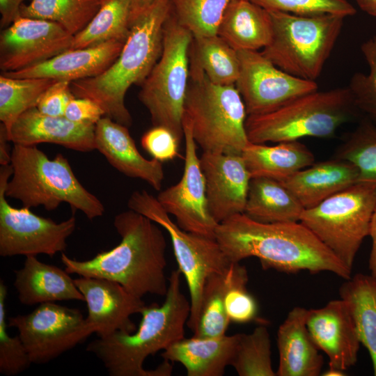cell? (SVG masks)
Instances as JSON below:
<instances>
[{"label":"cell","mask_w":376,"mask_h":376,"mask_svg":"<svg viewBox=\"0 0 376 376\" xmlns=\"http://www.w3.org/2000/svg\"><path fill=\"white\" fill-rule=\"evenodd\" d=\"M158 0H130V26L145 10Z\"/></svg>","instance_id":"49"},{"label":"cell","mask_w":376,"mask_h":376,"mask_svg":"<svg viewBox=\"0 0 376 376\" xmlns=\"http://www.w3.org/2000/svg\"><path fill=\"white\" fill-rule=\"evenodd\" d=\"M240 376H275L271 359V342L263 324L250 334H239L230 365Z\"/></svg>","instance_id":"37"},{"label":"cell","mask_w":376,"mask_h":376,"mask_svg":"<svg viewBox=\"0 0 376 376\" xmlns=\"http://www.w3.org/2000/svg\"><path fill=\"white\" fill-rule=\"evenodd\" d=\"M361 51L369 72L354 73L347 88L359 111L376 124V35L362 43Z\"/></svg>","instance_id":"39"},{"label":"cell","mask_w":376,"mask_h":376,"mask_svg":"<svg viewBox=\"0 0 376 376\" xmlns=\"http://www.w3.org/2000/svg\"><path fill=\"white\" fill-rule=\"evenodd\" d=\"M308 310L295 306L277 331V376H318L324 363L306 325Z\"/></svg>","instance_id":"23"},{"label":"cell","mask_w":376,"mask_h":376,"mask_svg":"<svg viewBox=\"0 0 376 376\" xmlns=\"http://www.w3.org/2000/svg\"><path fill=\"white\" fill-rule=\"evenodd\" d=\"M95 137L96 149L116 170L146 181L157 191L161 189L164 178L162 162L148 159L139 152L127 127L103 116L95 124Z\"/></svg>","instance_id":"22"},{"label":"cell","mask_w":376,"mask_h":376,"mask_svg":"<svg viewBox=\"0 0 376 376\" xmlns=\"http://www.w3.org/2000/svg\"><path fill=\"white\" fill-rule=\"evenodd\" d=\"M75 97L71 82L56 81L42 95L36 108L45 115L63 116L68 103Z\"/></svg>","instance_id":"44"},{"label":"cell","mask_w":376,"mask_h":376,"mask_svg":"<svg viewBox=\"0 0 376 376\" xmlns=\"http://www.w3.org/2000/svg\"><path fill=\"white\" fill-rule=\"evenodd\" d=\"M248 281L246 267L237 263L235 275L224 300L225 311L230 322L246 324L258 318V304L246 288Z\"/></svg>","instance_id":"41"},{"label":"cell","mask_w":376,"mask_h":376,"mask_svg":"<svg viewBox=\"0 0 376 376\" xmlns=\"http://www.w3.org/2000/svg\"><path fill=\"white\" fill-rule=\"evenodd\" d=\"M368 236L370 237L372 241L368 268L370 274L376 277V207L371 218Z\"/></svg>","instance_id":"47"},{"label":"cell","mask_w":376,"mask_h":376,"mask_svg":"<svg viewBox=\"0 0 376 376\" xmlns=\"http://www.w3.org/2000/svg\"><path fill=\"white\" fill-rule=\"evenodd\" d=\"M273 146L249 142L242 156L252 178L283 181L315 162L313 152L299 141Z\"/></svg>","instance_id":"28"},{"label":"cell","mask_w":376,"mask_h":376,"mask_svg":"<svg viewBox=\"0 0 376 376\" xmlns=\"http://www.w3.org/2000/svg\"><path fill=\"white\" fill-rule=\"evenodd\" d=\"M322 375L324 376H343L345 375V371L334 369V368H329L322 373Z\"/></svg>","instance_id":"51"},{"label":"cell","mask_w":376,"mask_h":376,"mask_svg":"<svg viewBox=\"0 0 376 376\" xmlns=\"http://www.w3.org/2000/svg\"><path fill=\"white\" fill-rule=\"evenodd\" d=\"M281 182L297 197L304 207L308 209L358 183L359 173L351 162L333 157L314 162Z\"/></svg>","instance_id":"25"},{"label":"cell","mask_w":376,"mask_h":376,"mask_svg":"<svg viewBox=\"0 0 376 376\" xmlns=\"http://www.w3.org/2000/svg\"><path fill=\"white\" fill-rule=\"evenodd\" d=\"M26 0H0V25L1 29L10 26L20 15V9Z\"/></svg>","instance_id":"46"},{"label":"cell","mask_w":376,"mask_h":376,"mask_svg":"<svg viewBox=\"0 0 376 376\" xmlns=\"http://www.w3.org/2000/svg\"><path fill=\"white\" fill-rule=\"evenodd\" d=\"M236 264L231 263L224 272L214 273L207 278L193 336L212 338L226 334L230 322L225 311L224 300L235 275Z\"/></svg>","instance_id":"33"},{"label":"cell","mask_w":376,"mask_h":376,"mask_svg":"<svg viewBox=\"0 0 376 376\" xmlns=\"http://www.w3.org/2000/svg\"><path fill=\"white\" fill-rule=\"evenodd\" d=\"M125 41L66 50L38 65L2 74L15 78H47L72 82L99 75L117 58Z\"/></svg>","instance_id":"21"},{"label":"cell","mask_w":376,"mask_h":376,"mask_svg":"<svg viewBox=\"0 0 376 376\" xmlns=\"http://www.w3.org/2000/svg\"><path fill=\"white\" fill-rule=\"evenodd\" d=\"M272 33L269 11L250 0H232L217 30V35L237 52L265 48Z\"/></svg>","instance_id":"27"},{"label":"cell","mask_w":376,"mask_h":376,"mask_svg":"<svg viewBox=\"0 0 376 376\" xmlns=\"http://www.w3.org/2000/svg\"><path fill=\"white\" fill-rule=\"evenodd\" d=\"M95 125L78 123L65 116H51L31 108L13 124L8 137L14 144L36 146L41 143L61 145L79 152L96 149Z\"/></svg>","instance_id":"20"},{"label":"cell","mask_w":376,"mask_h":376,"mask_svg":"<svg viewBox=\"0 0 376 376\" xmlns=\"http://www.w3.org/2000/svg\"><path fill=\"white\" fill-rule=\"evenodd\" d=\"M359 112L347 86L317 90L272 111L247 116L245 127L254 143L329 138Z\"/></svg>","instance_id":"6"},{"label":"cell","mask_w":376,"mask_h":376,"mask_svg":"<svg viewBox=\"0 0 376 376\" xmlns=\"http://www.w3.org/2000/svg\"><path fill=\"white\" fill-rule=\"evenodd\" d=\"M171 13V0H158L141 13L131 24L120 54L107 70L71 82L75 96L95 101L105 116L130 127L132 118L125 104V95L132 85L143 84L159 60Z\"/></svg>","instance_id":"4"},{"label":"cell","mask_w":376,"mask_h":376,"mask_svg":"<svg viewBox=\"0 0 376 376\" xmlns=\"http://www.w3.org/2000/svg\"><path fill=\"white\" fill-rule=\"evenodd\" d=\"M267 10L298 15L332 14L354 15L357 10L348 0H250Z\"/></svg>","instance_id":"42"},{"label":"cell","mask_w":376,"mask_h":376,"mask_svg":"<svg viewBox=\"0 0 376 376\" xmlns=\"http://www.w3.org/2000/svg\"><path fill=\"white\" fill-rule=\"evenodd\" d=\"M180 143L171 130L160 125L153 126L141 139L143 148L161 162L173 160L178 155Z\"/></svg>","instance_id":"43"},{"label":"cell","mask_w":376,"mask_h":376,"mask_svg":"<svg viewBox=\"0 0 376 376\" xmlns=\"http://www.w3.org/2000/svg\"><path fill=\"white\" fill-rule=\"evenodd\" d=\"M232 0H171V12L192 35L201 38L217 35L224 13Z\"/></svg>","instance_id":"38"},{"label":"cell","mask_w":376,"mask_h":376,"mask_svg":"<svg viewBox=\"0 0 376 376\" xmlns=\"http://www.w3.org/2000/svg\"><path fill=\"white\" fill-rule=\"evenodd\" d=\"M306 325L316 346L327 356L329 368L345 371L357 363L361 342L346 301L334 299L308 310Z\"/></svg>","instance_id":"19"},{"label":"cell","mask_w":376,"mask_h":376,"mask_svg":"<svg viewBox=\"0 0 376 376\" xmlns=\"http://www.w3.org/2000/svg\"><path fill=\"white\" fill-rule=\"evenodd\" d=\"M189 67L198 69L213 84L235 85L240 72L238 52L218 35L193 38Z\"/></svg>","instance_id":"31"},{"label":"cell","mask_w":376,"mask_h":376,"mask_svg":"<svg viewBox=\"0 0 376 376\" xmlns=\"http://www.w3.org/2000/svg\"><path fill=\"white\" fill-rule=\"evenodd\" d=\"M75 283L87 304L86 320L98 338L116 331H135L131 316L140 313L146 306L142 298L132 295L120 283L105 279L80 276Z\"/></svg>","instance_id":"17"},{"label":"cell","mask_w":376,"mask_h":376,"mask_svg":"<svg viewBox=\"0 0 376 376\" xmlns=\"http://www.w3.org/2000/svg\"><path fill=\"white\" fill-rule=\"evenodd\" d=\"M63 116L75 123L95 125L105 113L95 101L75 97L68 103Z\"/></svg>","instance_id":"45"},{"label":"cell","mask_w":376,"mask_h":376,"mask_svg":"<svg viewBox=\"0 0 376 376\" xmlns=\"http://www.w3.org/2000/svg\"><path fill=\"white\" fill-rule=\"evenodd\" d=\"M247 116L235 85L213 84L203 72L189 67L182 119L203 152L242 154L249 143Z\"/></svg>","instance_id":"7"},{"label":"cell","mask_w":376,"mask_h":376,"mask_svg":"<svg viewBox=\"0 0 376 376\" xmlns=\"http://www.w3.org/2000/svg\"><path fill=\"white\" fill-rule=\"evenodd\" d=\"M339 295L349 306L359 340L369 352L376 376V277L357 274L341 285Z\"/></svg>","instance_id":"30"},{"label":"cell","mask_w":376,"mask_h":376,"mask_svg":"<svg viewBox=\"0 0 376 376\" xmlns=\"http://www.w3.org/2000/svg\"><path fill=\"white\" fill-rule=\"evenodd\" d=\"M7 288L0 281V373L6 376L18 375L32 363L19 336L11 337L7 332L6 298Z\"/></svg>","instance_id":"40"},{"label":"cell","mask_w":376,"mask_h":376,"mask_svg":"<svg viewBox=\"0 0 376 376\" xmlns=\"http://www.w3.org/2000/svg\"><path fill=\"white\" fill-rule=\"evenodd\" d=\"M8 134L6 127L1 123L0 125V164L8 165L11 162V151L9 150Z\"/></svg>","instance_id":"48"},{"label":"cell","mask_w":376,"mask_h":376,"mask_svg":"<svg viewBox=\"0 0 376 376\" xmlns=\"http://www.w3.org/2000/svg\"><path fill=\"white\" fill-rule=\"evenodd\" d=\"M74 36L58 24L19 16L0 36L3 72L27 68L71 49Z\"/></svg>","instance_id":"16"},{"label":"cell","mask_w":376,"mask_h":376,"mask_svg":"<svg viewBox=\"0 0 376 376\" xmlns=\"http://www.w3.org/2000/svg\"><path fill=\"white\" fill-rule=\"evenodd\" d=\"M305 208L281 182L264 177L250 180L244 213L258 222L300 221Z\"/></svg>","instance_id":"29"},{"label":"cell","mask_w":376,"mask_h":376,"mask_svg":"<svg viewBox=\"0 0 376 376\" xmlns=\"http://www.w3.org/2000/svg\"><path fill=\"white\" fill-rule=\"evenodd\" d=\"M130 0H103L97 13L73 38L71 49L125 41L130 32Z\"/></svg>","instance_id":"32"},{"label":"cell","mask_w":376,"mask_h":376,"mask_svg":"<svg viewBox=\"0 0 376 376\" xmlns=\"http://www.w3.org/2000/svg\"><path fill=\"white\" fill-rule=\"evenodd\" d=\"M215 239L231 263L256 257L265 269L352 276V270L300 221L262 223L240 213L218 224Z\"/></svg>","instance_id":"1"},{"label":"cell","mask_w":376,"mask_h":376,"mask_svg":"<svg viewBox=\"0 0 376 376\" xmlns=\"http://www.w3.org/2000/svg\"><path fill=\"white\" fill-rule=\"evenodd\" d=\"M10 164L13 174L6 197L29 208L42 205L48 211L67 203L91 220L103 215L102 203L81 184L62 154L49 159L36 146L14 144Z\"/></svg>","instance_id":"5"},{"label":"cell","mask_w":376,"mask_h":376,"mask_svg":"<svg viewBox=\"0 0 376 376\" xmlns=\"http://www.w3.org/2000/svg\"><path fill=\"white\" fill-rule=\"evenodd\" d=\"M8 326L17 329L35 364L49 363L94 333L79 310L55 302L42 303L30 313L10 317Z\"/></svg>","instance_id":"13"},{"label":"cell","mask_w":376,"mask_h":376,"mask_svg":"<svg viewBox=\"0 0 376 376\" xmlns=\"http://www.w3.org/2000/svg\"><path fill=\"white\" fill-rule=\"evenodd\" d=\"M210 213L217 224L244 213L251 177L242 154L203 152L200 157Z\"/></svg>","instance_id":"18"},{"label":"cell","mask_w":376,"mask_h":376,"mask_svg":"<svg viewBox=\"0 0 376 376\" xmlns=\"http://www.w3.org/2000/svg\"><path fill=\"white\" fill-rule=\"evenodd\" d=\"M191 33L171 13L164 28L161 56L141 84L139 99L148 110L153 126L184 138L182 117L189 79Z\"/></svg>","instance_id":"9"},{"label":"cell","mask_w":376,"mask_h":376,"mask_svg":"<svg viewBox=\"0 0 376 376\" xmlns=\"http://www.w3.org/2000/svg\"><path fill=\"white\" fill-rule=\"evenodd\" d=\"M113 226L121 237L114 248L87 260L61 254L65 270L70 274L96 277L120 283L132 295L165 296L166 241L159 225L132 210L116 214Z\"/></svg>","instance_id":"2"},{"label":"cell","mask_w":376,"mask_h":376,"mask_svg":"<svg viewBox=\"0 0 376 376\" xmlns=\"http://www.w3.org/2000/svg\"><path fill=\"white\" fill-rule=\"evenodd\" d=\"M240 72L235 82L247 115L275 110L318 90L316 81L300 79L276 67L261 52L239 51Z\"/></svg>","instance_id":"14"},{"label":"cell","mask_w":376,"mask_h":376,"mask_svg":"<svg viewBox=\"0 0 376 376\" xmlns=\"http://www.w3.org/2000/svg\"><path fill=\"white\" fill-rule=\"evenodd\" d=\"M357 3L363 11L376 17V0H357Z\"/></svg>","instance_id":"50"},{"label":"cell","mask_w":376,"mask_h":376,"mask_svg":"<svg viewBox=\"0 0 376 376\" xmlns=\"http://www.w3.org/2000/svg\"><path fill=\"white\" fill-rule=\"evenodd\" d=\"M268 11L273 33L262 54L290 75L315 81L340 34L345 17Z\"/></svg>","instance_id":"8"},{"label":"cell","mask_w":376,"mask_h":376,"mask_svg":"<svg viewBox=\"0 0 376 376\" xmlns=\"http://www.w3.org/2000/svg\"><path fill=\"white\" fill-rule=\"evenodd\" d=\"M56 81L47 78H15L1 75L0 120L8 135L17 118L36 107L44 93Z\"/></svg>","instance_id":"35"},{"label":"cell","mask_w":376,"mask_h":376,"mask_svg":"<svg viewBox=\"0 0 376 376\" xmlns=\"http://www.w3.org/2000/svg\"><path fill=\"white\" fill-rule=\"evenodd\" d=\"M103 0H31L20 9L22 17L56 22L75 36L100 8Z\"/></svg>","instance_id":"34"},{"label":"cell","mask_w":376,"mask_h":376,"mask_svg":"<svg viewBox=\"0 0 376 376\" xmlns=\"http://www.w3.org/2000/svg\"><path fill=\"white\" fill-rule=\"evenodd\" d=\"M181 272L173 270L169 277L164 301L152 303L141 311L139 327L132 333L116 331L91 342L86 350L93 353L111 376H170L173 366L164 360L154 370H146L147 357L164 350L185 337V326L191 304L180 290Z\"/></svg>","instance_id":"3"},{"label":"cell","mask_w":376,"mask_h":376,"mask_svg":"<svg viewBox=\"0 0 376 376\" xmlns=\"http://www.w3.org/2000/svg\"><path fill=\"white\" fill-rule=\"evenodd\" d=\"M13 174L11 164L0 168V256L52 257L65 250L67 239L76 228L74 215L60 223L33 213L23 206L16 208L6 200V188Z\"/></svg>","instance_id":"12"},{"label":"cell","mask_w":376,"mask_h":376,"mask_svg":"<svg viewBox=\"0 0 376 376\" xmlns=\"http://www.w3.org/2000/svg\"><path fill=\"white\" fill-rule=\"evenodd\" d=\"M375 207L376 185L358 182L305 209L300 222L352 270Z\"/></svg>","instance_id":"10"},{"label":"cell","mask_w":376,"mask_h":376,"mask_svg":"<svg viewBox=\"0 0 376 376\" xmlns=\"http://www.w3.org/2000/svg\"><path fill=\"white\" fill-rule=\"evenodd\" d=\"M185 143V164L180 181L160 191L156 197L176 224L183 230L215 238L217 224L211 216L206 196V185L200 158L188 123L182 119Z\"/></svg>","instance_id":"15"},{"label":"cell","mask_w":376,"mask_h":376,"mask_svg":"<svg viewBox=\"0 0 376 376\" xmlns=\"http://www.w3.org/2000/svg\"><path fill=\"white\" fill-rule=\"evenodd\" d=\"M334 157L351 162L359 173V182L376 185V124L367 117L348 135Z\"/></svg>","instance_id":"36"},{"label":"cell","mask_w":376,"mask_h":376,"mask_svg":"<svg viewBox=\"0 0 376 376\" xmlns=\"http://www.w3.org/2000/svg\"><path fill=\"white\" fill-rule=\"evenodd\" d=\"M19 301L27 306L85 299L65 270L44 263L35 256H26L22 268L15 271Z\"/></svg>","instance_id":"24"},{"label":"cell","mask_w":376,"mask_h":376,"mask_svg":"<svg viewBox=\"0 0 376 376\" xmlns=\"http://www.w3.org/2000/svg\"><path fill=\"white\" fill-rule=\"evenodd\" d=\"M127 206L157 224L169 235L178 269L184 276L189 292L191 308L187 326L193 333L207 278L212 274L224 272L231 263L215 238L181 228L171 219L157 198L146 190L134 191Z\"/></svg>","instance_id":"11"},{"label":"cell","mask_w":376,"mask_h":376,"mask_svg":"<svg viewBox=\"0 0 376 376\" xmlns=\"http://www.w3.org/2000/svg\"><path fill=\"white\" fill-rule=\"evenodd\" d=\"M239 334L182 338L164 350V360L182 364L188 376H222L233 358Z\"/></svg>","instance_id":"26"}]
</instances>
